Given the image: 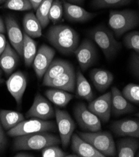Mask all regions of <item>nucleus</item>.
Returning <instances> with one entry per match:
<instances>
[{"mask_svg": "<svg viewBox=\"0 0 139 157\" xmlns=\"http://www.w3.org/2000/svg\"><path fill=\"white\" fill-rule=\"evenodd\" d=\"M111 94V113L114 116L118 117L134 111V106L123 97L117 87L113 86L112 88Z\"/></svg>", "mask_w": 139, "mask_h": 157, "instance_id": "obj_18", "label": "nucleus"}, {"mask_svg": "<svg viewBox=\"0 0 139 157\" xmlns=\"http://www.w3.org/2000/svg\"><path fill=\"white\" fill-rule=\"evenodd\" d=\"M24 33L31 38H39L42 36V27L36 15L33 12L27 13L23 20Z\"/></svg>", "mask_w": 139, "mask_h": 157, "instance_id": "obj_25", "label": "nucleus"}, {"mask_svg": "<svg viewBox=\"0 0 139 157\" xmlns=\"http://www.w3.org/2000/svg\"><path fill=\"white\" fill-rule=\"evenodd\" d=\"M63 5L60 0H53L49 13V20L54 25L57 23L63 17Z\"/></svg>", "mask_w": 139, "mask_h": 157, "instance_id": "obj_33", "label": "nucleus"}, {"mask_svg": "<svg viewBox=\"0 0 139 157\" xmlns=\"http://www.w3.org/2000/svg\"><path fill=\"white\" fill-rule=\"evenodd\" d=\"M89 76L94 87L101 93L109 88L114 81L112 73L109 70L101 68L92 69Z\"/></svg>", "mask_w": 139, "mask_h": 157, "instance_id": "obj_20", "label": "nucleus"}, {"mask_svg": "<svg viewBox=\"0 0 139 157\" xmlns=\"http://www.w3.org/2000/svg\"><path fill=\"white\" fill-rule=\"evenodd\" d=\"M75 87L76 95L78 98L88 101L93 100L94 93L90 85L79 70L75 73Z\"/></svg>", "mask_w": 139, "mask_h": 157, "instance_id": "obj_23", "label": "nucleus"}, {"mask_svg": "<svg viewBox=\"0 0 139 157\" xmlns=\"http://www.w3.org/2000/svg\"><path fill=\"white\" fill-rule=\"evenodd\" d=\"M82 71H86L96 62L97 52L95 44L90 40L84 39L74 52Z\"/></svg>", "mask_w": 139, "mask_h": 157, "instance_id": "obj_8", "label": "nucleus"}, {"mask_svg": "<svg viewBox=\"0 0 139 157\" xmlns=\"http://www.w3.org/2000/svg\"><path fill=\"white\" fill-rule=\"evenodd\" d=\"M78 135L90 144L105 156H116L115 144L112 134L109 132H78Z\"/></svg>", "mask_w": 139, "mask_h": 157, "instance_id": "obj_5", "label": "nucleus"}, {"mask_svg": "<svg viewBox=\"0 0 139 157\" xmlns=\"http://www.w3.org/2000/svg\"><path fill=\"white\" fill-rule=\"evenodd\" d=\"M60 143V140L57 135L39 132L15 136L14 148L16 150H39Z\"/></svg>", "mask_w": 139, "mask_h": 157, "instance_id": "obj_2", "label": "nucleus"}, {"mask_svg": "<svg viewBox=\"0 0 139 157\" xmlns=\"http://www.w3.org/2000/svg\"><path fill=\"white\" fill-rule=\"evenodd\" d=\"M139 148L137 138H123L117 142V155L119 157H134Z\"/></svg>", "mask_w": 139, "mask_h": 157, "instance_id": "obj_24", "label": "nucleus"}, {"mask_svg": "<svg viewBox=\"0 0 139 157\" xmlns=\"http://www.w3.org/2000/svg\"><path fill=\"white\" fill-rule=\"evenodd\" d=\"M53 0H42L36 9V17L39 20L42 28H45L49 25V13Z\"/></svg>", "mask_w": 139, "mask_h": 157, "instance_id": "obj_29", "label": "nucleus"}, {"mask_svg": "<svg viewBox=\"0 0 139 157\" xmlns=\"http://www.w3.org/2000/svg\"><path fill=\"white\" fill-rule=\"evenodd\" d=\"M122 95L127 101L138 105L139 103V86L134 83H129L123 88Z\"/></svg>", "mask_w": 139, "mask_h": 157, "instance_id": "obj_32", "label": "nucleus"}, {"mask_svg": "<svg viewBox=\"0 0 139 157\" xmlns=\"http://www.w3.org/2000/svg\"><path fill=\"white\" fill-rule=\"evenodd\" d=\"M132 0H92L91 6L94 9L116 8L127 5Z\"/></svg>", "mask_w": 139, "mask_h": 157, "instance_id": "obj_30", "label": "nucleus"}, {"mask_svg": "<svg viewBox=\"0 0 139 157\" xmlns=\"http://www.w3.org/2000/svg\"><path fill=\"white\" fill-rule=\"evenodd\" d=\"M23 56L24 58V64L29 67L33 64V60L37 53V46L36 42L26 35L23 34Z\"/></svg>", "mask_w": 139, "mask_h": 157, "instance_id": "obj_28", "label": "nucleus"}, {"mask_svg": "<svg viewBox=\"0 0 139 157\" xmlns=\"http://www.w3.org/2000/svg\"><path fill=\"white\" fill-rule=\"evenodd\" d=\"M89 37L100 47L107 60L112 59L122 48V44L117 41L112 31L99 25L89 31Z\"/></svg>", "mask_w": 139, "mask_h": 157, "instance_id": "obj_4", "label": "nucleus"}, {"mask_svg": "<svg viewBox=\"0 0 139 157\" xmlns=\"http://www.w3.org/2000/svg\"><path fill=\"white\" fill-rule=\"evenodd\" d=\"M45 95L54 105L64 107L74 98V95L63 90L49 89L45 91Z\"/></svg>", "mask_w": 139, "mask_h": 157, "instance_id": "obj_27", "label": "nucleus"}, {"mask_svg": "<svg viewBox=\"0 0 139 157\" xmlns=\"http://www.w3.org/2000/svg\"><path fill=\"white\" fill-rule=\"evenodd\" d=\"M6 31L5 23L2 17H0V33H4Z\"/></svg>", "mask_w": 139, "mask_h": 157, "instance_id": "obj_40", "label": "nucleus"}, {"mask_svg": "<svg viewBox=\"0 0 139 157\" xmlns=\"http://www.w3.org/2000/svg\"><path fill=\"white\" fill-rule=\"evenodd\" d=\"M138 23L139 14L137 10L127 9L112 10L109 12V26L117 38L137 28Z\"/></svg>", "mask_w": 139, "mask_h": 157, "instance_id": "obj_3", "label": "nucleus"}, {"mask_svg": "<svg viewBox=\"0 0 139 157\" xmlns=\"http://www.w3.org/2000/svg\"><path fill=\"white\" fill-rule=\"evenodd\" d=\"M6 43L7 41L5 36L3 35V33H0V55L5 50Z\"/></svg>", "mask_w": 139, "mask_h": 157, "instance_id": "obj_38", "label": "nucleus"}, {"mask_svg": "<svg viewBox=\"0 0 139 157\" xmlns=\"http://www.w3.org/2000/svg\"><path fill=\"white\" fill-rule=\"evenodd\" d=\"M6 1H7V0H0V5L5 3Z\"/></svg>", "mask_w": 139, "mask_h": 157, "instance_id": "obj_44", "label": "nucleus"}, {"mask_svg": "<svg viewBox=\"0 0 139 157\" xmlns=\"http://www.w3.org/2000/svg\"><path fill=\"white\" fill-rule=\"evenodd\" d=\"M5 25L11 46L19 56H23L24 36L18 22L14 17L8 15L5 17Z\"/></svg>", "mask_w": 139, "mask_h": 157, "instance_id": "obj_13", "label": "nucleus"}, {"mask_svg": "<svg viewBox=\"0 0 139 157\" xmlns=\"http://www.w3.org/2000/svg\"><path fill=\"white\" fill-rule=\"evenodd\" d=\"M2 71L0 70V83H2L3 82V79L2 78Z\"/></svg>", "mask_w": 139, "mask_h": 157, "instance_id": "obj_43", "label": "nucleus"}, {"mask_svg": "<svg viewBox=\"0 0 139 157\" xmlns=\"http://www.w3.org/2000/svg\"><path fill=\"white\" fill-rule=\"evenodd\" d=\"M123 42L128 49L133 50L139 53V32L134 31L126 34L123 38Z\"/></svg>", "mask_w": 139, "mask_h": 157, "instance_id": "obj_34", "label": "nucleus"}, {"mask_svg": "<svg viewBox=\"0 0 139 157\" xmlns=\"http://www.w3.org/2000/svg\"><path fill=\"white\" fill-rule=\"evenodd\" d=\"M113 133L117 136H128L138 138L139 121L135 120H121L113 122L111 126Z\"/></svg>", "mask_w": 139, "mask_h": 157, "instance_id": "obj_17", "label": "nucleus"}, {"mask_svg": "<svg viewBox=\"0 0 139 157\" xmlns=\"http://www.w3.org/2000/svg\"><path fill=\"white\" fill-rule=\"evenodd\" d=\"M24 120V115L20 112L7 109L0 110V122L6 130L15 127Z\"/></svg>", "mask_w": 139, "mask_h": 157, "instance_id": "obj_26", "label": "nucleus"}, {"mask_svg": "<svg viewBox=\"0 0 139 157\" xmlns=\"http://www.w3.org/2000/svg\"><path fill=\"white\" fill-rule=\"evenodd\" d=\"M129 70L133 76L137 78L139 77V53H132L129 60Z\"/></svg>", "mask_w": 139, "mask_h": 157, "instance_id": "obj_36", "label": "nucleus"}, {"mask_svg": "<svg viewBox=\"0 0 139 157\" xmlns=\"http://www.w3.org/2000/svg\"><path fill=\"white\" fill-rule=\"evenodd\" d=\"M55 112L51 104L40 93H37L33 103L26 113L27 118H37L41 120L53 118Z\"/></svg>", "mask_w": 139, "mask_h": 157, "instance_id": "obj_11", "label": "nucleus"}, {"mask_svg": "<svg viewBox=\"0 0 139 157\" xmlns=\"http://www.w3.org/2000/svg\"><path fill=\"white\" fill-rule=\"evenodd\" d=\"M111 91L107 92L89 103L88 109L104 123L110 120L111 115Z\"/></svg>", "mask_w": 139, "mask_h": 157, "instance_id": "obj_12", "label": "nucleus"}, {"mask_svg": "<svg viewBox=\"0 0 139 157\" xmlns=\"http://www.w3.org/2000/svg\"><path fill=\"white\" fill-rule=\"evenodd\" d=\"M71 149L72 151L81 157H105L94 147L82 139L77 133L71 136Z\"/></svg>", "mask_w": 139, "mask_h": 157, "instance_id": "obj_19", "label": "nucleus"}, {"mask_svg": "<svg viewBox=\"0 0 139 157\" xmlns=\"http://www.w3.org/2000/svg\"><path fill=\"white\" fill-rule=\"evenodd\" d=\"M15 156L16 157H30V156H34L33 155H30L29 153H24V152H22V153H19L18 154H16L15 155Z\"/></svg>", "mask_w": 139, "mask_h": 157, "instance_id": "obj_42", "label": "nucleus"}, {"mask_svg": "<svg viewBox=\"0 0 139 157\" xmlns=\"http://www.w3.org/2000/svg\"><path fill=\"white\" fill-rule=\"evenodd\" d=\"M6 86L17 105L20 106L27 86V80L24 74L20 71L13 73L6 82Z\"/></svg>", "mask_w": 139, "mask_h": 157, "instance_id": "obj_15", "label": "nucleus"}, {"mask_svg": "<svg viewBox=\"0 0 139 157\" xmlns=\"http://www.w3.org/2000/svg\"><path fill=\"white\" fill-rule=\"evenodd\" d=\"M41 155L42 157H67L69 154L54 145L42 149Z\"/></svg>", "mask_w": 139, "mask_h": 157, "instance_id": "obj_35", "label": "nucleus"}, {"mask_svg": "<svg viewBox=\"0 0 139 157\" xmlns=\"http://www.w3.org/2000/svg\"><path fill=\"white\" fill-rule=\"evenodd\" d=\"M66 2L77 5H82L84 2V0H66Z\"/></svg>", "mask_w": 139, "mask_h": 157, "instance_id": "obj_41", "label": "nucleus"}, {"mask_svg": "<svg viewBox=\"0 0 139 157\" xmlns=\"http://www.w3.org/2000/svg\"><path fill=\"white\" fill-rule=\"evenodd\" d=\"M72 67L73 66L66 60L62 59L53 60L43 76L42 84L65 73Z\"/></svg>", "mask_w": 139, "mask_h": 157, "instance_id": "obj_22", "label": "nucleus"}, {"mask_svg": "<svg viewBox=\"0 0 139 157\" xmlns=\"http://www.w3.org/2000/svg\"><path fill=\"white\" fill-rule=\"evenodd\" d=\"M55 115L59 132L60 143L63 148H67L75 128V124L68 112L56 108Z\"/></svg>", "mask_w": 139, "mask_h": 157, "instance_id": "obj_9", "label": "nucleus"}, {"mask_svg": "<svg viewBox=\"0 0 139 157\" xmlns=\"http://www.w3.org/2000/svg\"><path fill=\"white\" fill-rule=\"evenodd\" d=\"M56 130V126L54 121L36 118L21 121L15 127L8 130L7 133L10 136L15 137L35 133L55 132Z\"/></svg>", "mask_w": 139, "mask_h": 157, "instance_id": "obj_6", "label": "nucleus"}, {"mask_svg": "<svg viewBox=\"0 0 139 157\" xmlns=\"http://www.w3.org/2000/svg\"><path fill=\"white\" fill-rule=\"evenodd\" d=\"M63 5V13L65 18L72 23H85L93 19L97 15L90 13L83 8L74 4L70 3L66 0H62Z\"/></svg>", "mask_w": 139, "mask_h": 157, "instance_id": "obj_14", "label": "nucleus"}, {"mask_svg": "<svg viewBox=\"0 0 139 157\" xmlns=\"http://www.w3.org/2000/svg\"><path fill=\"white\" fill-rule=\"evenodd\" d=\"M46 38L52 46L64 55L74 54L79 43L78 33L71 27L64 25L50 27Z\"/></svg>", "mask_w": 139, "mask_h": 157, "instance_id": "obj_1", "label": "nucleus"}, {"mask_svg": "<svg viewBox=\"0 0 139 157\" xmlns=\"http://www.w3.org/2000/svg\"><path fill=\"white\" fill-rule=\"evenodd\" d=\"M55 53V50L47 44H42L39 47L33 62V67L38 79L43 77L53 60Z\"/></svg>", "mask_w": 139, "mask_h": 157, "instance_id": "obj_10", "label": "nucleus"}, {"mask_svg": "<svg viewBox=\"0 0 139 157\" xmlns=\"http://www.w3.org/2000/svg\"><path fill=\"white\" fill-rule=\"evenodd\" d=\"M19 61V55L7 42L5 50L0 55V67L6 75H9L17 67Z\"/></svg>", "mask_w": 139, "mask_h": 157, "instance_id": "obj_21", "label": "nucleus"}, {"mask_svg": "<svg viewBox=\"0 0 139 157\" xmlns=\"http://www.w3.org/2000/svg\"><path fill=\"white\" fill-rule=\"evenodd\" d=\"M29 2H30L31 5L33 9H34L35 10H36L39 5L42 2V0H29Z\"/></svg>", "mask_w": 139, "mask_h": 157, "instance_id": "obj_39", "label": "nucleus"}, {"mask_svg": "<svg viewBox=\"0 0 139 157\" xmlns=\"http://www.w3.org/2000/svg\"><path fill=\"white\" fill-rule=\"evenodd\" d=\"M42 85L68 92H74L75 88V73L74 67Z\"/></svg>", "mask_w": 139, "mask_h": 157, "instance_id": "obj_16", "label": "nucleus"}, {"mask_svg": "<svg viewBox=\"0 0 139 157\" xmlns=\"http://www.w3.org/2000/svg\"><path fill=\"white\" fill-rule=\"evenodd\" d=\"M6 137L3 129V127L0 122V151H3L6 145Z\"/></svg>", "mask_w": 139, "mask_h": 157, "instance_id": "obj_37", "label": "nucleus"}, {"mask_svg": "<svg viewBox=\"0 0 139 157\" xmlns=\"http://www.w3.org/2000/svg\"><path fill=\"white\" fill-rule=\"evenodd\" d=\"M2 8L18 11L31 10L33 9L29 0H7Z\"/></svg>", "mask_w": 139, "mask_h": 157, "instance_id": "obj_31", "label": "nucleus"}, {"mask_svg": "<svg viewBox=\"0 0 139 157\" xmlns=\"http://www.w3.org/2000/svg\"><path fill=\"white\" fill-rule=\"evenodd\" d=\"M74 115L79 127L86 132H96L101 130L102 125L99 118L92 113L83 103L76 105Z\"/></svg>", "mask_w": 139, "mask_h": 157, "instance_id": "obj_7", "label": "nucleus"}]
</instances>
